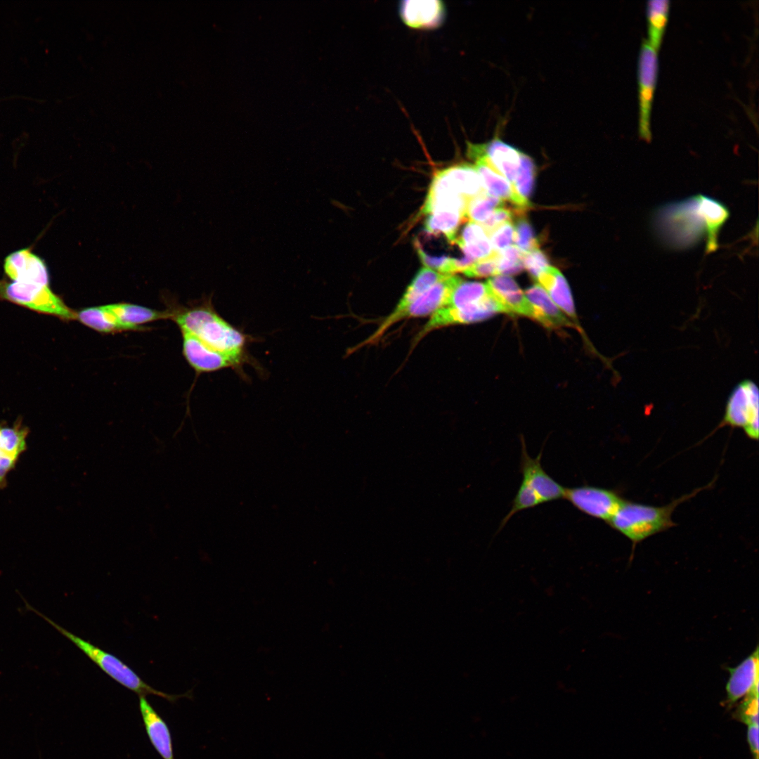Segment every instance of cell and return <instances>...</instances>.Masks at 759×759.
I'll return each instance as SVG.
<instances>
[{
	"label": "cell",
	"instance_id": "6da1fadb",
	"mask_svg": "<svg viewBox=\"0 0 759 759\" xmlns=\"http://www.w3.org/2000/svg\"><path fill=\"white\" fill-rule=\"evenodd\" d=\"M171 318L181 332L191 335L210 349L243 365L248 362L247 345L252 338L221 316L211 301L171 311Z\"/></svg>",
	"mask_w": 759,
	"mask_h": 759
},
{
	"label": "cell",
	"instance_id": "7a4b0ae2",
	"mask_svg": "<svg viewBox=\"0 0 759 759\" xmlns=\"http://www.w3.org/2000/svg\"><path fill=\"white\" fill-rule=\"evenodd\" d=\"M713 482L714 481L705 487L696 488L661 507L624 500L607 523L630 540L635 546L646 538L675 526L671 519L675 509L702 490L710 488Z\"/></svg>",
	"mask_w": 759,
	"mask_h": 759
},
{
	"label": "cell",
	"instance_id": "3957f363",
	"mask_svg": "<svg viewBox=\"0 0 759 759\" xmlns=\"http://www.w3.org/2000/svg\"><path fill=\"white\" fill-rule=\"evenodd\" d=\"M653 226L660 240L675 249L690 248L706 235L695 195L657 209L654 214Z\"/></svg>",
	"mask_w": 759,
	"mask_h": 759
},
{
	"label": "cell",
	"instance_id": "277c9868",
	"mask_svg": "<svg viewBox=\"0 0 759 759\" xmlns=\"http://www.w3.org/2000/svg\"><path fill=\"white\" fill-rule=\"evenodd\" d=\"M22 599L24 601L25 608L27 610L34 612L46 621L64 637L70 640L108 676L126 689L135 692L139 696L155 695L163 698L170 702H175L181 697L190 696L188 695V693L171 694L153 688L152 686L147 684L136 673L117 656L103 650L90 642L77 636L60 626L51 618H48L28 604L23 597H22Z\"/></svg>",
	"mask_w": 759,
	"mask_h": 759
},
{
	"label": "cell",
	"instance_id": "5b68a950",
	"mask_svg": "<svg viewBox=\"0 0 759 759\" xmlns=\"http://www.w3.org/2000/svg\"><path fill=\"white\" fill-rule=\"evenodd\" d=\"M0 299L65 320H76V312L53 292L49 285L1 280Z\"/></svg>",
	"mask_w": 759,
	"mask_h": 759
},
{
	"label": "cell",
	"instance_id": "8992f818",
	"mask_svg": "<svg viewBox=\"0 0 759 759\" xmlns=\"http://www.w3.org/2000/svg\"><path fill=\"white\" fill-rule=\"evenodd\" d=\"M759 392L756 384L745 379L740 382L730 393L725 415L718 428L725 425L744 429L746 436L758 439Z\"/></svg>",
	"mask_w": 759,
	"mask_h": 759
},
{
	"label": "cell",
	"instance_id": "52a82bcc",
	"mask_svg": "<svg viewBox=\"0 0 759 759\" xmlns=\"http://www.w3.org/2000/svg\"><path fill=\"white\" fill-rule=\"evenodd\" d=\"M639 134L641 138L651 139V112L658 75V56L647 39L643 40L638 59Z\"/></svg>",
	"mask_w": 759,
	"mask_h": 759
},
{
	"label": "cell",
	"instance_id": "ba28073f",
	"mask_svg": "<svg viewBox=\"0 0 759 759\" xmlns=\"http://www.w3.org/2000/svg\"><path fill=\"white\" fill-rule=\"evenodd\" d=\"M498 313H505L498 301L468 307L446 305L433 313L427 322L415 335L411 350L429 333L441 327L466 325L486 320Z\"/></svg>",
	"mask_w": 759,
	"mask_h": 759
},
{
	"label": "cell",
	"instance_id": "9c48e42d",
	"mask_svg": "<svg viewBox=\"0 0 759 759\" xmlns=\"http://www.w3.org/2000/svg\"><path fill=\"white\" fill-rule=\"evenodd\" d=\"M441 274L428 267L421 268L406 289L400 300L388 316L381 322L374 332L357 344L352 351L378 342L384 334L395 324L402 320L403 316L410 305L432 285L444 278Z\"/></svg>",
	"mask_w": 759,
	"mask_h": 759
},
{
	"label": "cell",
	"instance_id": "30bf717a",
	"mask_svg": "<svg viewBox=\"0 0 759 759\" xmlns=\"http://www.w3.org/2000/svg\"><path fill=\"white\" fill-rule=\"evenodd\" d=\"M564 498L581 512L606 522L624 500L616 491L588 485L565 488Z\"/></svg>",
	"mask_w": 759,
	"mask_h": 759
},
{
	"label": "cell",
	"instance_id": "8fae6325",
	"mask_svg": "<svg viewBox=\"0 0 759 759\" xmlns=\"http://www.w3.org/2000/svg\"><path fill=\"white\" fill-rule=\"evenodd\" d=\"M467 153L475 161L474 166L486 193L503 202L510 201L521 214L529 208L530 202L517 195L512 184L489 163L482 152L481 144L469 143Z\"/></svg>",
	"mask_w": 759,
	"mask_h": 759
},
{
	"label": "cell",
	"instance_id": "7c38bea8",
	"mask_svg": "<svg viewBox=\"0 0 759 759\" xmlns=\"http://www.w3.org/2000/svg\"><path fill=\"white\" fill-rule=\"evenodd\" d=\"M521 446L520 472L522 474L521 482L533 490L540 498L543 503L564 498L565 488L549 476L542 467L543 450L536 458H533L527 452L526 446L523 438L521 439Z\"/></svg>",
	"mask_w": 759,
	"mask_h": 759
},
{
	"label": "cell",
	"instance_id": "4fadbf2b",
	"mask_svg": "<svg viewBox=\"0 0 759 759\" xmlns=\"http://www.w3.org/2000/svg\"><path fill=\"white\" fill-rule=\"evenodd\" d=\"M182 352L191 368L198 373L232 368L241 370L243 364L233 358L207 346L190 334L181 332Z\"/></svg>",
	"mask_w": 759,
	"mask_h": 759
},
{
	"label": "cell",
	"instance_id": "5bb4252c",
	"mask_svg": "<svg viewBox=\"0 0 759 759\" xmlns=\"http://www.w3.org/2000/svg\"><path fill=\"white\" fill-rule=\"evenodd\" d=\"M29 428L16 422L12 426L0 424V489L7 486V477L27 449Z\"/></svg>",
	"mask_w": 759,
	"mask_h": 759
},
{
	"label": "cell",
	"instance_id": "9a60e30c",
	"mask_svg": "<svg viewBox=\"0 0 759 759\" xmlns=\"http://www.w3.org/2000/svg\"><path fill=\"white\" fill-rule=\"evenodd\" d=\"M4 269L12 281L49 285V273L45 261L30 248L8 254L4 260Z\"/></svg>",
	"mask_w": 759,
	"mask_h": 759
},
{
	"label": "cell",
	"instance_id": "2e32d148",
	"mask_svg": "<svg viewBox=\"0 0 759 759\" xmlns=\"http://www.w3.org/2000/svg\"><path fill=\"white\" fill-rule=\"evenodd\" d=\"M486 283L506 314L533 319L534 311L531 304L511 276L498 275L488 279Z\"/></svg>",
	"mask_w": 759,
	"mask_h": 759
},
{
	"label": "cell",
	"instance_id": "e0dca14e",
	"mask_svg": "<svg viewBox=\"0 0 759 759\" xmlns=\"http://www.w3.org/2000/svg\"><path fill=\"white\" fill-rule=\"evenodd\" d=\"M399 15L408 27L428 30L439 27L446 17V7L438 0H406L399 5Z\"/></svg>",
	"mask_w": 759,
	"mask_h": 759
},
{
	"label": "cell",
	"instance_id": "ac0fdd59",
	"mask_svg": "<svg viewBox=\"0 0 759 759\" xmlns=\"http://www.w3.org/2000/svg\"><path fill=\"white\" fill-rule=\"evenodd\" d=\"M139 711L148 737L162 759H175L171 734L167 722L149 703L139 696Z\"/></svg>",
	"mask_w": 759,
	"mask_h": 759
},
{
	"label": "cell",
	"instance_id": "d6986e66",
	"mask_svg": "<svg viewBox=\"0 0 759 759\" xmlns=\"http://www.w3.org/2000/svg\"><path fill=\"white\" fill-rule=\"evenodd\" d=\"M726 685L727 700L734 703L749 694L758 691V649L734 668H728Z\"/></svg>",
	"mask_w": 759,
	"mask_h": 759
},
{
	"label": "cell",
	"instance_id": "ffe728a7",
	"mask_svg": "<svg viewBox=\"0 0 759 759\" xmlns=\"http://www.w3.org/2000/svg\"><path fill=\"white\" fill-rule=\"evenodd\" d=\"M524 293L533 308L535 320L546 327L557 329L572 327L582 332V330L560 310L539 284L533 285L526 289Z\"/></svg>",
	"mask_w": 759,
	"mask_h": 759
},
{
	"label": "cell",
	"instance_id": "44dd1931",
	"mask_svg": "<svg viewBox=\"0 0 759 759\" xmlns=\"http://www.w3.org/2000/svg\"><path fill=\"white\" fill-rule=\"evenodd\" d=\"M481 146L489 163L512 185L524 153L497 137Z\"/></svg>",
	"mask_w": 759,
	"mask_h": 759
},
{
	"label": "cell",
	"instance_id": "7402d4cb",
	"mask_svg": "<svg viewBox=\"0 0 759 759\" xmlns=\"http://www.w3.org/2000/svg\"><path fill=\"white\" fill-rule=\"evenodd\" d=\"M538 284L546 291L560 310L580 329L573 297L563 274L556 268L549 266L536 278Z\"/></svg>",
	"mask_w": 759,
	"mask_h": 759
},
{
	"label": "cell",
	"instance_id": "603a6c76",
	"mask_svg": "<svg viewBox=\"0 0 759 759\" xmlns=\"http://www.w3.org/2000/svg\"><path fill=\"white\" fill-rule=\"evenodd\" d=\"M698 212L701 216L706 228L707 254L718 248L719 233L729 216L727 207L721 202L711 197L696 195Z\"/></svg>",
	"mask_w": 759,
	"mask_h": 759
},
{
	"label": "cell",
	"instance_id": "cb8c5ba5",
	"mask_svg": "<svg viewBox=\"0 0 759 759\" xmlns=\"http://www.w3.org/2000/svg\"><path fill=\"white\" fill-rule=\"evenodd\" d=\"M441 171L452 187L467 201L485 192L474 165L462 163Z\"/></svg>",
	"mask_w": 759,
	"mask_h": 759
},
{
	"label": "cell",
	"instance_id": "d4e9b609",
	"mask_svg": "<svg viewBox=\"0 0 759 759\" xmlns=\"http://www.w3.org/2000/svg\"><path fill=\"white\" fill-rule=\"evenodd\" d=\"M463 254L474 260L486 259L494 254L489 237L484 228L476 223L469 221L463 228L460 236L455 240Z\"/></svg>",
	"mask_w": 759,
	"mask_h": 759
},
{
	"label": "cell",
	"instance_id": "484cf974",
	"mask_svg": "<svg viewBox=\"0 0 759 759\" xmlns=\"http://www.w3.org/2000/svg\"><path fill=\"white\" fill-rule=\"evenodd\" d=\"M76 320L101 333H115L133 330L122 323L108 305L91 306L76 312Z\"/></svg>",
	"mask_w": 759,
	"mask_h": 759
},
{
	"label": "cell",
	"instance_id": "4316f807",
	"mask_svg": "<svg viewBox=\"0 0 759 759\" xmlns=\"http://www.w3.org/2000/svg\"><path fill=\"white\" fill-rule=\"evenodd\" d=\"M110 311L124 324L133 330H141V325L153 321L171 318V311H162L129 303L107 304Z\"/></svg>",
	"mask_w": 759,
	"mask_h": 759
},
{
	"label": "cell",
	"instance_id": "83f0119b",
	"mask_svg": "<svg viewBox=\"0 0 759 759\" xmlns=\"http://www.w3.org/2000/svg\"><path fill=\"white\" fill-rule=\"evenodd\" d=\"M670 1L668 0H651L647 2V20L648 42L658 50L661 44L668 19Z\"/></svg>",
	"mask_w": 759,
	"mask_h": 759
},
{
	"label": "cell",
	"instance_id": "f1b7e54d",
	"mask_svg": "<svg viewBox=\"0 0 759 759\" xmlns=\"http://www.w3.org/2000/svg\"><path fill=\"white\" fill-rule=\"evenodd\" d=\"M465 215L461 212L450 210L435 211L428 214L424 221V229L432 234H443L454 242L456 232Z\"/></svg>",
	"mask_w": 759,
	"mask_h": 759
},
{
	"label": "cell",
	"instance_id": "f546056e",
	"mask_svg": "<svg viewBox=\"0 0 759 759\" xmlns=\"http://www.w3.org/2000/svg\"><path fill=\"white\" fill-rule=\"evenodd\" d=\"M503 205V201L484 192L467 202L465 216L469 221L481 225L495 209Z\"/></svg>",
	"mask_w": 759,
	"mask_h": 759
},
{
	"label": "cell",
	"instance_id": "4dcf8cb0",
	"mask_svg": "<svg viewBox=\"0 0 759 759\" xmlns=\"http://www.w3.org/2000/svg\"><path fill=\"white\" fill-rule=\"evenodd\" d=\"M536 170L533 160L524 153L520 168L512 186L517 195L528 202L533 190Z\"/></svg>",
	"mask_w": 759,
	"mask_h": 759
},
{
	"label": "cell",
	"instance_id": "1f68e13d",
	"mask_svg": "<svg viewBox=\"0 0 759 759\" xmlns=\"http://www.w3.org/2000/svg\"><path fill=\"white\" fill-rule=\"evenodd\" d=\"M524 253L515 245L495 252L498 275H512L522 271Z\"/></svg>",
	"mask_w": 759,
	"mask_h": 759
},
{
	"label": "cell",
	"instance_id": "d6a6232c",
	"mask_svg": "<svg viewBox=\"0 0 759 759\" xmlns=\"http://www.w3.org/2000/svg\"><path fill=\"white\" fill-rule=\"evenodd\" d=\"M543 503L538 495L523 482L512 501V507L508 514L500 523V529L502 528L516 513L529 508L534 507Z\"/></svg>",
	"mask_w": 759,
	"mask_h": 759
},
{
	"label": "cell",
	"instance_id": "836d02e7",
	"mask_svg": "<svg viewBox=\"0 0 759 759\" xmlns=\"http://www.w3.org/2000/svg\"><path fill=\"white\" fill-rule=\"evenodd\" d=\"M515 246L523 253H526L539 248V242L535 235L533 228L528 221L521 216L514 226Z\"/></svg>",
	"mask_w": 759,
	"mask_h": 759
},
{
	"label": "cell",
	"instance_id": "e575fe53",
	"mask_svg": "<svg viewBox=\"0 0 759 759\" xmlns=\"http://www.w3.org/2000/svg\"><path fill=\"white\" fill-rule=\"evenodd\" d=\"M488 237L493 252H500L511 246L514 242V226L512 222L505 223L493 231Z\"/></svg>",
	"mask_w": 759,
	"mask_h": 759
},
{
	"label": "cell",
	"instance_id": "d590c367",
	"mask_svg": "<svg viewBox=\"0 0 759 759\" xmlns=\"http://www.w3.org/2000/svg\"><path fill=\"white\" fill-rule=\"evenodd\" d=\"M524 268L535 280L549 266V260L546 254L539 248L533 249L523 254Z\"/></svg>",
	"mask_w": 759,
	"mask_h": 759
},
{
	"label": "cell",
	"instance_id": "8d00e7d4",
	"mask_svg": "<svg viewBox=\"0 0 759 759\" xmlns=\"http://www.w3.org/2000/svg\"><path fill=\"white\" fill-rule=\"evenodd\" d=\"M419 258L425 267H428L445 275L453 274V258L447 256H432L427 254L418 245H416Z\"/></svg>",
	"mask_w": 759,
	"mask_h": 759
},
{
	"label": "cell",
	"instance_id": "74e56055",
	"mask_svg": "<svg viewBox=\"0 0 759 759\" xmlns=\"http://www.w3.org/2000/svg\"><path fill=\"white\" fill-rule=\"evenodd\" d=\"M462 273L469 278L493 277L498 275V271L495 260V252L486 259L474 261L473 264L467 268Z\"/></svg>",
	"mask_w": 759,
	"mask_h": 759
},
{
	"label": "cell",
	"instance_id": "f35d334b",
	"mask_svg": "<svg viewBox=\"0 0 759 759\" xmlns=\"http://www.w3.org/2000/svg\"><path fill=\"white\" fill-rule=\"evenodd\" d=\"M740 719L747 725H758V691L746 696L739 708Z\"/></svg>",
	"mask_w": 759,
	"mask_h": 759
},
{
	"label": "cell",
	"instance_id": "ab89813d",
	"mask_svg": "<svg viewBox=\"0 0 759 759\" xmlns=\"http://www.w3.org/2000/svg\"><path fill=\"white\" fill-rule=\"evenodd\" d=\"M514 212L503 207L495 209L488 219L481 226L488 235L495 228L507 222H512Z\"/></svg>",
	"mask_w": 759,
	"mask_h": 759
},
{
	"label": "cell",
	"instance_id": "60d3db41",
	"mask_svg": "<svg viewBox=\"0 0 759 759\" xmlns=\"http://www.w3.org/2000/svg\"><path fill=\"white\" fill-rule=\"evenodd\" d=\"M747 739L754 759H758V725H748Z\"/></svg>",
	"mask_w": 759,
	"mask_h": 759
}]
</instances>
